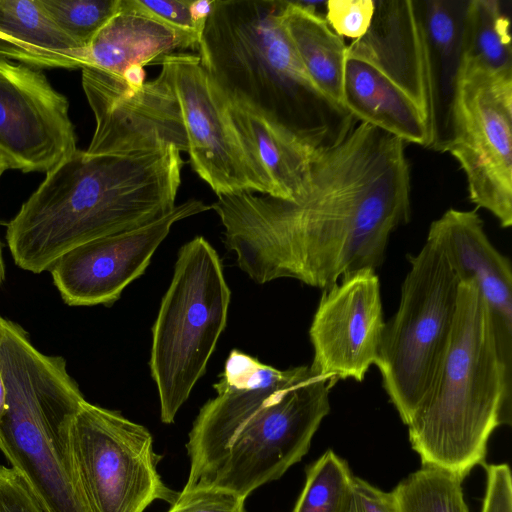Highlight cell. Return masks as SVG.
I'll list each match as a JSON object with an SVG mask.
<instances>
[{"mask_svg":"<svg viewBox=\"0 0 512 512\" xmlns=\"http://www.w3.org/2000/svg\"><path fill=\"white\" fill-rule=\"evenodd\" d=\"M342 512H363L359 499L353 490V487L347 497L346 503Z\"/></svg>","mask_w":512,"mask_h":512,"instance_id":"836d02e7","label":"cell"},{"mask_svg":"<svg viewBox=\"0 0 512 512\" xmlns=\"http://www.w3.org/2000/svg\"><path fill=\"white\" fill-rule=\"evenodd\" d=\"M352 487L363 512H397L391 492H384L357 476H353Z\"/></svg>","mask_w":512,"mask_h":512,"instance_id":"d6a6232c","label":"cell"},{"mask_svg":"<svg viewBox=\"0 0 512 512\" xmlns=\"http://www.w3.org/2000/svg\"><path fill=\"white\" fill-rule=\"evenodd\" d=\"M84 54L39 0H0L1 57L34 68L82 69Z\"/></svg>","mask_w":512,"mask_h":512,"instance_id":"7402d4cb","label":"cell"},{"mask_svg":"<svg viewBox=\"0 0 512 512\" xmlns=\"http://www.w3.org/2000/svg\"><path fill=\"white\" fill-rule=\"evenodd\" d=\"M0 512L49 511L16 470L0 466Z\"/></svg>","mask_w":512,"mask_h":512,"instance_id":"f546056e","label":"cell"},{"mask_svg":"<svg viewBox=\"0 0 512 512\" xmlns=\"http://www.w3.org/2000/svg\"><path fill=\"white\" fill-rule=\"evenodd\" d=\"M77 150L67 98L34 67L0 56V159L49 172Z\"/></svg>","mask_w":512,"mask_h":512,"instance_id":"4fadbf2b","label":"cell"},{"mask_svg":"<svg viewBox=\"0 0 512 512\" xmlns=\"http://www.w3.org/2000/svg\"><path fill=\"white\" fill-rule=\"evenodd\" d=\"M209 209L210 205L191 199L144 226L69 250L50 268L61 298L69 306L114 303L123 290L144 273L176 222Z\"/></svg>","mask_w":512,"mask_h":512,"instance_id":"5bb4252c","label":"cell"},{"mask_svg":"<svg viewBox=\"0 0 512 512\" xmlns=\"http://www.w3.org/2000/svg\"><path fill=\"white\" fill-rule=\"evenodd\" d=\"M376 68L403 90L427 118L423 50L413 0H374L367 32L347 45L346 59Z\"/></svg>","mask_w":512,"mask_h":512,"instance_id":"d6986e66","label":"cell"},{"mask_svg":"<svg viewBox=\"0 0 512 512\" xmlns=\"http://www.w3.org/2000/svg\"><path fill=\"white\" fill-rule=\"evenodd\" d=\"M511 395L512 375L502 362L488 307L475 282H460L447 351L407 424L422 465L464 479L485 463L491 434L511 423Z\"/></svg>","mask_w":512,"mask_h":512,"instance_id":"5b68a950","label":"cell"},{"mask_svg":"<svg viewBox=\"0 0 512 512\" xmlns=\"http://www.w3.org/2000/svg\"><path fill=\"white\" fill-rule=\"evenodd\" d=\"M353 476L347 462L327 450L307 468L293 512H342Z\"/></svg>","mask_w":512,"mask_h":512,"instance_id":"484cf974","label":"cell"},{"mask_svg":"<svg viewBox=\"0 0 512 512\" xmlns=\"http://www.w3.org/2000/svg\"><path fill=\"white\" fill-rule=\"evenodd\" d=\"M164 62L170 72L185 126L190 163L219 196L255 192L278 197L269 176L243 142L225 94L198 54L176 53Z\"/></svg>","mask_w":512,"mask_h":512,"instance_id":"30bf717a","label":"cell"},{"mask_svg":"<svg viewBox=\"0 0 512 512\" xmlns=\"http://www.w3.org/2000/svg\"><path fill=\"white\" fill-rule=\"evenodd\" d=\"M325 20L341 38L351 41L361 38L368 30L374 0H328L324 2Z\"/></svg>","mask_w":512,"mask_h":512,"instance_id":"83f0119b","label":"cell"},{"mask_svg":"<svg viewBox=\"0 0 512 512\" xmlns=\"http://www.w3.org/2000/svg\"><path fill=\"white\" fill-rule=\"evenodd\" d=\"M512 74L510 19L499 0H469L463 30V71Z\"/></svg>","mask_w":512,"mask_h":512,"instance_id":"cb8c5ba5","label":"cell"},{"mask_svg":"<svg viewBox=\"0 0 512 512\" xmlns=\"http://www.w3.org/2000/svg\"><path fill=\"white\" fill-rule=\"evenodd\" d=\"M379 277L361 269L323 291L310 329L313 371L331 381H363L384 328Z\"/></svg>","mask_w":512,"mask_h":512,"instance_id":"9a60e30c","label":"cell"},{"mask_svg":"<svg viewBox=\"0 0 512 512\" xmlns=\"http://www.w3.org/2000/svg\"><path fill=\"white\" fill-rule=\"evenodd\" d=\"M486 487L481 512H512V477L507 464H482Z\"/></svg>","mask_w":512,"mask_h":512,"instance_id":"1f68e13d","label":"cell"},{"mask_svg":"<svg viewBox=\"0 0 512 512\" xmlns=\"http://www.w3.org/2000/svg\"><path fill=\"white\" fill-rule=\"evenodd\" d=\"M286 0H213L201 34L203 68L314 150L341 143L357 119L312 82L285 31Z\"/></svg>","mask_w":512,"mask_h":512,"instance_id":"277c9868","label":"cell"},{"mask_svg":"<svg viewBox=\"0 0 512 512\" xmlns=\"http://www.w3.org/2000/svg\"><path fill=\"white\" fill-rule=\"evenodd\" d=\"M144 11L165 24L196 34L201 38L203 27L194 17L190 0H135Z\"/></svg>","mask_w":512,"mask_h":512,"instance_id":"4dcf8cb0","label":"cell"},{"mask_svg":"<svg viewBox=\"0 0 512 512\" xmlns=\"http://www.w3.org/2000/svg\"><path fill=\"white\" fill-rule=\"evenodd\" d=\"M159 65V74L138 88L103 71L82 68V87L96 123L86 153L131 155L169 147L188 151L169 69L164 62Z\"/></svg>","mask_w":512,"mask_h":512,"instance_id":"7c38bea8","label":"cell"},{"mask_svg":"<svg viewBox=\"0 0 512 512\" xmlns=\"http://www.w3.org/2000/svg\"><path fill=\"white\" fill-rule=\"evenodd\" d=\"M5 410L0 451L49 512H91L69 448L70 424L85 400L61 356L37 350L26 331L0 316Z\"/></svg>","mask_w":512,"mask_h":512,"instance_id":"8992f818","label":"cell"},{"mask_svg":"<svg viewBox=\"0 0 512 512\" xmlns=\"http://www.w3.org/2000/svg\"><path fill=\"white\" fill-rule=\"evenodd\" d=\"M225 97L236 130L269 176L278 198L298 197L307 185L313 159L319 150L310 148L248 102L227 94Z\"/></svg>","mask_w":512,"mask_h":512,"instance_id":"ffe728a7","label":"cell"},{"mask_svg":"<svg viewBox=\"0 0 512 512\" xmlns=\"http://www.w3.org/2000/svg\"><path fill=\"white\" fill-rule=\"evenodd\" d=\"M462 479L443 468L422 465L391 491L397 512H469Z\"/></svg>","mask_w":512,"mask_h":512,"instance_id":"d4e9b609","label":"cell"},{"mask_svg":"<svg viewBox=\"0 0 512 512\" xmlns=\"http://www.w3.org/2000/svg\"><path fill=\"white\" fill-rule=\"evenodd\" d=\"M245 500L217 487L182 489L167 512H246Z\"/></svg>","mask_w":512,"mask_h":512,"instance_id":"f1b7e54d","label":"cell"},{"mask_svg":"<svg viewBox=\"0 0 512 512\" xmlns=\"http://www.w3.org/2000/svg\"><path fill=\"white\" fill-rule=\"evenodd\" d=\"M199 43L196 34L165 24L135 0H120L118 11L85 48L84 67L123 80L132 67L159 65L167 56L186 50L198 52Z\"/></svg>","mask_w":512,"mask_h":512,"instance_id":"ac0fdd59","label":"cell"},{"mask_svg":"<svg viewBox=\"0 0 512 512\" xmlns=\"http://www.w3.org/2000/svg\"><path fill=\"white\" fill-rule=\"evenodd\" d=\"M53 22L86 48L118 11L120 0H39Z\"/></svg>","mask_w":512,"mask_h":512,"instance_id":"4316f807","label":"cell"},{"mask_svg":"<svg viewBox=\"0 0 512 512\" xmlns=\"http://www.w3.org/2000/svg\"><path fill=\"white\" fill-rule=\"evenodd\" d=\"M427 239L442 251L459 282L473 281L488 307L498 350L512 375V270L489 240L475 210L448 209L429 228Z\"/></svg>","mask_w":512,"mask_h":512,"instance_id":"2e32d148","label":"cell"},{"mask_svg":"<svg viewBox=\"0 0 512 512\" xmlns=\"http://www.w3.org/2000/svg\"><path fill=\"white\" fill-rule=\"evenodd\" d=\"M7 170L6 165L0 159V177ZM5 279V265L2 257V250L0 246V285L3 283Z\"/></svg>","mask_w":512,"mask_h":512,"instance_id":"e575fe53","label":"cell"},{"mask_svg":"<svg viewBox=\"0 0 512 512\" xmlns=\"http://www.w3.org/2000/svg\"><path fill=\"white\" fill-rule=\"evenodd\" d=\"M69 448L91 512H144L156 500L171 505L178 497L158 473L162 456L149 430L118 411L84 400L70 424Z\"/></svg>","mask_w":512,"mask_h":512,"instance_id":"9c48e42d","label":"cell"},{"mask_svg":"<svg viewBox=\"0 0 512 512\" xmlns=\"http://www.w3.org/2000/svg\"><path fill=\"white\" fill-rule=\"evenodd\" d=\"M183 164L174 147L131 155L77 149L46 173L8 222L14 263L39 274L81 244L167 215L176 206Z\"/></svg>","mask_w":512,"mask_h":512,"instance_id":"3957f363","label":"cell"},{"mask_svg":"<svg viewBox=\"0 0 512 512\" xmlns=\"http://www.w3.org/2000/svg\"><path fill=\"white\" fill-rule=\"evenodd\" d=\"M404 144L360 123L316 153L298 197H217L210 206L239 268L259 284L293 278L325 290L347 274L379 267L392 232L410 216Z\"/></svg>","mask_w":512,"mask_h":512,"instance_id":"6da1fadb","label":"cell"},{"mask_svg":"<svg viewBox=\"0 0 512 512\" xmlns=\"http://www.w3.org/2000/svg\"><path fill=\"white\" fill-rule=\"evenodd\" d=\"M5 400H6L5 387H4L2 375L0 372V417L2 416V414L4 413V410H5Z\"/></svg>","mask_w":512,"mask_h":512,"instance_id":"d590c367","label":"cell"},{"mask_svg":"<svg viewBox=\"0 0 512 512\" xmlns=\"http://www.w3.org/2000/svg\"><path fill=\"white\" fill-rule=\"evenodd\" d=\"M409 262L398 309L384 324L374 364L406 425L430 390L447 351L460 284L429 239Z\"/></svg>","mask_w":512,"mask_h":512,"instance_id":"ba28073f","label":"cell"},{"mask_svg":"<svg viewBox=\"0 0 512 512\" xmlns=\"http://www.w3.org/2000/svg\"><path fill=\"white\" fill-rule=\"evenodd\" d=\"M333 386L310 365L280 370L232 350L213 385L217 396L189 432L183 489L217 487L246 499L281 478L308 452Z\"/></svg>","mask_w":512,"mask_h":512,"instance_id":"7a4b0ae2","label":"cell"},{"mask_svg":"<svg viewBox=\"0 0 512 512\" xmlns=\"http://www.w3.org/2000/svg\"><path fill=\"white\" fill-rule=\"evenodd\" d=\"M465 173L469 198L501 227L512 225V74L462 73L448 151Z\"/></svg>","mask_w":512,"mask_h":512,"instance_id":"8fae6325","label":"cell"},{"mask_svg":"<svg viewBox=\"0 0 512 512\" xmlns=\"http://www.w3.org/2000/svg\"><path fill=\"white\" fill-rule=\"evenodd\" d=\"M427 97V148L444 153L456 130L463 73V30L469 0H413Z\"/></svg>","mask_w":512,"mask_h":512,"instance_id":"e0dca14e","label":"cell"},{"mask_svg":"<svg viewBox=\"0 0 512 512\" xmlns=\"http://www.w3.org/2000/svg\"><path fill=\"white\" fill-rule=\"evenodd\" d=\"M343 104L360 123L427 148L426 115L403 90L368 63L346 59Z\"/></svg>","mask_w":512,"mask_h":512,"instance_id":"44dd1931","label":"cell"},{"mask_svg":"<svg viewBox=\"0 0 512 512\" xmlns=\"http://www.w3.org/2000/svg\"><path fill=\"white\" fill-rule=\"evenodd\" d=\"M320 2L286 1L282 22L293 48L314 85L344 107L343 80L347 44L317 10Z\"/></svg>","mask_w":512,"mask_h":512,"instance_id":"603a6c76","label":"cell"},{"mask_svg":"<svg viewBox=\"0 0 512 512\" xmlns=\"http://www.w3.org/2000/svg\"><path fill=\"white\" fill-rule=\"evenodd\" d=\"M230 289L216 250L197 236L179 250L152 327L149 360L161 421L174 422L206 371L228 316Z\"/></svg>","mask_w":512,"mask_h":512,"instance_id":"52a82bcc","label":"cell"}]
</instances>
